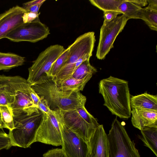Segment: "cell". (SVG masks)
I'll return each mask as SVG.
<instances>
[{
	"label": "cell",
	"mask_w": 157,
	"mask_h": 157,
	"mask_svg": "<svg viewBox=\"0 0 157 157\" xmlns=\"http://www.w3.org/2000/svg\"><path fill=\"white\" fill-rule=\"evenodd\" d=\"M31 86L39 97L47 101L52 110L67 111L85 107L86 96L80 92L59 90L52 77L42 78Z\"/></svg>",
	"instance_id": "obj_1"
},
{
	"label": "cell",
	"mask_w": 157,
	"mask_h": 157,
	"mask_svg": "<svg viewBox=\"0 0 157 157\" xmlns=\"http://www.w3.org/2000/svg\"><path fill=\"white\" fill-rule=\"evenodd\" d=\"M99 92L105 106L113 115L127 119L131 115L130 95L128 81L110 76L99 83Z\"/></svg>",
	"instance_id": "obj_2"
},
{
	"label": "cell",
	"mask_w": 157,
	"mask_h": 157,
	"mask_svg": "<svg viewBox=\"0 0 157 157\" xmlns=\"http://www.w3.org/2000/svg\"><path fill=\"white\" fill-rule=\"evenodd\" d=\"M43 113L23 114L13 117L14 128L8 134L11 146L27 148L35 142L36 134Z\"/></svg>",
	"instance_id": "obj_3"
},
{
	"label": "cell",
	"mask_w": 157,
	"mask_h": 157,
	"mask_svg": "<svg viewBox=\"0 0 157 157\" xmlns=\"http://www.w3.org/2000/svg\"><path fill=\"white\" fill-rule=\"evenodd\" d=\"M94 33L90 32L78 36L68 46L69 54L64 67L54 78L57 85L71 77L75 70V63L81 58L92 56L96 41Z\"/></svg>",
	"instance_id": "obj_4"
},
{
	"label": "cell",
	"mask_w": 157,
	"mask_h": 157,
	"mask_svg": "<svg viewBox=\"0 0 157 157\" xmlns=\"http://www.w3.org/2000/svg\"><path fill=\"white\" fill-rule=\"evenodd\" d=\"M107 139L109 157H140L134 141L131 140L117 117L107 134Z\"/></svg>",
	"instance_id": "obj_5"
},
{
	"label": "cell",
	"mask_w": 157,
	"mask_h": 157,
	"mask_svg": "<svg viewBox=\"0 0 157 157\" xmlns=\"http://www.w3.org/2000/svg\"><path fill=\"white\" fill-rule=\"evenodd\" d=\"M63 112L65 124L87 143L100 125L97 119L85 106Z\"/></svg>",
	"instance_id": "obj_6"
},
{
	"label": "cell",
	"mask_w": 157,
	"mask_h": 157,
	"mask_svg": "<svg viewBox=\"0 0 157 157\" xmlns=\"http://www.w3.org/2000/svg\"><path fill=\"white\" fill-rule=\"evenodd\" d=\"M63 111L52 110L49 113H43L37 130L35 142L58 146L62 143L61 124Z\"/></svg>",
	"instance_id": "obj_7"
},
{
	"label": "cell",
	"mask_w": 157,
	"mask_h": 157,
	"mask_svg": "<svg viewBox=\"0 0 157 157\" xmlns=\"http://www.w3.org/2000/svg\"><path fill=\"white\" fill-rule=\"evenodd\" d=\"M64 50L62 45H54L48 47L39 55L28 69L29 74L27 80L31 86L40 79L48 76L52 65Z\"/></svg>",
	"instance_id": "obj_8"
},
{
	"label": "cell",
	"mask_w": 157,
	"mask_h": 157,
	"mask_svg": "<svg viewBox=\"0 0 157 157\" xmlns=\"http://www.w3.org/2000/svg\"><path fill=\"white\" fill-rule=\"evenodd\" d=\"M128 20L122 14L110 22L104 21L100 29L96 54V56L98 59H104L111 49L113 47L115 40L123 29Z\"/></svg>",
	"instance_id": "obj_9"
},
{
	"label": "cell",
	"mask_w": 157,
	"mask_h": 157,
	"mask_svg": "<svg viewBox=\"0 0 157 157\" xmlns=\"http://www.w3.org/2000/svg\"><path fill=\"white\" fill-rule=\"evenodd\" d=\"M50 34L48 27L40 21L39 17L32 22L23 23L6 36L15 42L23 41L35 43L46 38Z\"/></svg>",
	"instance_id": "obj_10"
},
{
	"label": "cell",
	"mask_w": 157,
	"mask_h": 157,
	"mask_svg": "<svg viewBox=\"0 0 157 157\" xmlns=\"http://www.w3.org/2000/svg\"><path fill=\"white\" fill-rule=\"evenodd\" d=\"M62 149L68 157H88L87 143L65 124L63 118L61 124Z\"/></svg>",
	"instance_id": "obj_11"
},
{
	"label": "cell",
	"mask_w": 157,
	"mask_h": 157,
	"mask_svg": "<svg viewBox=\"0 0 157 157\" xmlns=\"http://www.w3.org/2000/svg\"><path fill=\"white\" fill-rule=\"evenodd\" d=\"M32 89L27 80L23 78L17 90L14 102L11 107L13 117L23 114L29 115L40 112L34 104L30 95Z\"/></svg>",
	"instance_id": "obj_12"
},
{
	"label": "cell",
	"mask_w": 157,
	"mask_h": 157,
	"mask_svg": "<svg viewBox=\"0 0 157 157\" xmlns=\"http://www.w3.org/2000/svg\"><path fill=\"white\" fill-rule=\"evenodd\" d=\"M26 12L23 7L16 6L0 14V40L23 23L22 17Z\"/></svg>",
	"instance_id": "obj_13"
},
{
	"label": "cell",
	"mask_w": 157,
	"mask_h": 157,
	"mask_svg": "<svg viewBox=\"0 0 157 157\" xmlns=\"http://www.w3.org/2000/svg\"><path fill=\"white\" fill-rule=\"evenodd\" d=\"M23 79L18 76L0 75V106H6L11 113L17 90Z\"/></svg>",
	"instance_id": "obj_14"
},
{
	"label": "cell",
	"mask_w": 157,
	"mask_h": 157,
	"mask_svg": "<svg viewBox=\"0 0 157 157\" xmlns=\"http://www.w3.org/2000/svg\"><path fill=\"white\" fill-rule=\"evenodd\" d=\"M87 144L88 157H109L107 134L103 125L100 124Z\"/></svg>",
	"instance_id": "obj_15"
},
{
	"label": "cell",
	"mask_w": 157,
	"mask_h": 157,
	"mask_svg": "<svg viewBox=\"0 0 157 157\" xmlns=\"http://www.w3.org/2000/svg\"><path fill=\"white\" fill-rule=\"evenodd\" d=\"M132 109L131 122L134 127L140 130L145 127L157 128V111Z\"/></svg>",
	"instance_id": "obj_16"
},
{
	"label": "cell",
	"mask_w": 157,
	"mask_h": 157,
	"mask_svg": "<svg viewBox=\"0 0 157 157\" xmlns=\"http://www.w3.org/2000/svg\"><path fill=\"white\" fill-rule=\"evenodd\" d=\"M132 109L157 111V96L144 93L130 97Z\"/></svg>",
	"instance_id": "obj_17"
},
{
	"label": "cell",
	"mask_w": 157,
	"mask_h": 157,
	"mask_svg": "<svg viewBox=\"0 0 157 157\" xmlns=\"http://www.w3.org/2000/svg\"><path fill=\"white\" fill-rule=\"evenodd\" d=\"M25 58L11 53L0 52V70L11 69L22 65Z\"/></svg>",
	"instance_id": "obj_18"
},
{
	"label": "cell",
	"mask_w": 157,
	"mask_h": 157,
	"mask_svg": "<svg viewBox=\"0 0 157 157\" xmlns=\"http://www.w3.org/2000/svg\"><path fill=\"white\" fill-rule=\"evenodd\" d=\"M140 139L144 145L148 147L157 156V128L145 127L141 130Z\"/></svg>",
	"instance_id": "obj_19"
},
{
	"label": "cell",
	"mask_w": 157,
	"mask_h": 157,
	"mask_svg": "<svg viewBox=\"0 0 157 157\" xmlns=\"http://www.w3.org/2000/svg\"><path fill=\"white\" fill-rule=\"evenodd\" d=\"M90 80L87 78L78 80L71 76L57 85L58 88L63 91L80 92L83 90Z\"/></svg>",
	"instance_id": "obj_20"
},
{
	"label": "cell",
	"mask_w": 157,
	"mask_h": 157,
	"mask_svg": "<svg viewBox=\"0 0 157 157\" xmlns=\"http://www.w3.org/2000/svg\"><path fill=\"white\" fill-rule=\"evenodd\" d=\"M118 10L129 20L140 19L143 8L130 2L129 0H124L119 6Z\"/></svg>",
	"instance_id": "obj_21"
},
{
	"label": "cell",
	"mask_w": 157,
	"mask_h": 157,
	"mask_svg": "<svg viewBox=\"0 0 157 157\" xmlns=\"http://www.w3.org/2000/svg\"><path fill=\"white\" fill-rule=\"evenodd\" d=\"M97 71L88 59L81 64L75 71L71 76L78 80L87 78L90 79L93 74Z\"/></svg>",
	"instance_id": "obj_22"
},
{
	"label": "cell",
	"mask_w": 157,
	"mask_h": 157,
	"mask_svg": "<svg viewBox=\"0 0 157 157\" xmlns=\"http://www.w3.org/2000/svg\"><path fill=\"white\" fill-rule=\"evenodd\" d=\"M124 0H90V3L103 12L114 11L120 12L118 10L119 6Z\"/></svg>",
	"instance_id": "obj_23"
},
{
	"label": "cell",
	"mask_w": 157,
	"mask_h": 157,
	"mask_svg": "<svg viewBox=\"0 0 157 157\" xmlns=\"http://www.w3.org/2000/svg\"><path fill=\"white\" fill-rule=\"evenodd\" d=\"M69 48L65 49L60 56L52 65L48 76L54 78L66 63L69 56Z\"/></svg>",
	"instance_id": "obj_24"
},
{
	"label": "cell",
	"mask_w": 157,
	"mask_h": 157,
	"mask_svg": "<svg viewBox=\"0 0 157 157\" xmlns=\"http://www.w3.org/2000/svg\"><path fill=\"white\" fill-rule=\"evenodd\" d=\"M140 19L143 20L152 30L157 31V11L143 8Z\"/></svg>",
	"instance_id": "obj_25"
},
{
	"label": "cell",
	"mask_w": 157,
	"mask_h": 157,
	"mask_svg": "<svg viewBox=\"0 0 157 157\" xmlns=\"http://www.w3.org/2000/svg\"><path fill=\"white\" fill-rule=\"evenodd\" d=\"M1 120L4 127L11 131L14 128L13 116L7 107L0 106Z\"/></svg>",
	"instance_id": "obj_26"
},
{
	"label": "cell",
	"mask_w": 157,
	"mask_h": 157,
	"mask_svg": "<svg viewBox=\"0 0 157 157\" xmlns=\"http://www.w3.org/2000/svg\"><path fill=\"white\" fill-rule=\"evenodd\" d=\"M8 134L2 129H0V150L3 149H8L11 147Z\"/></svg>",
	"instance_id": "obj_27"
},
{
	"label": "cell",
	"mask_w": 157,
	"mask_h": 157,
	"mask_svg": "<svg viewBox=\"0 0 157 157\" xmlns=\"http://www.w3.org/2000/svg\"><path fill=\"white\" fill-rule=\"evenodd\" d=\"M43 157H68L61 148H56L50 150L44 153Z\"/></svg>",
	"instance_id": "obj_28"
},
{
	"label": "cell",
	"mask_w": 157,
	"mask_h": 157,
	"mask_svg": "<svg viewBox=\"0 0 157 157\" xmlns=\"http://www.w3.org/2000/svg\"><path fill=\"white\" fill-rule=\"evenodd\" d=\"M40 99L38 103L39 110L43 113L48 114L51 111L47 101L42 97H40Z\"/></svg>",
	"instance_id": "obj_29"
},
{
	"label": "cell",
	"mask_w": 157,
	"mask_h": 157,
	"mask_svg": "<svg viewBox=\"0 0 157 157\" xmlns=\"http://www.w3.org/2000/svg\"><path fill=\"white\" fill-rule=\"evenodd\" d=\"M40 14V13H35L28 12L25 13L22 17L23 23H29L32 22L39 17Z\"/></svg>",
	"instance_id": "obj_30"
},
{
	"label": "cell",
	"mask_w": 157,
	"mask_h": 157,
	"mask_svg": "<svg viewBox=\"0 0 157 157\" xmlns=\"http://www.w3.org/2000/svg\"><path fill=\"white\" fill-rule=\"evenodd\" d=\"M121 14L120 12L114 11H105L103 12V17L104 21L110 22L117 16L118 15Z\"/></svg>",
	"instance_id": "obj_31"
},
{
	"label": "cell",
	"mask_w": 157,
	"mask_h": 157,
	"mask_svg": "<svg viewBox=\"0 0 157 157\" xmlns=\"http://www.w3.org/2000/svg\"><path fill=\"white\" fill-rule=\"evenodd\" d=\"M44 2H42L39 4H37L29 7L25 9L28 12H32L35 13H38L39 10L43 3Z\"/></svg>",
	"instance_id": "obj_32"
},
{
	"label": "cell",
	"mask_w": 157,
	"mask_h": 157,
	"mask_svg": "<svg viewBox=\"0 0 157 157\" xmlns=\"http://www.w3.org/2000/svg\"><path fill=\"white\" fill-rule=\"evenodd\" d=\"M30 95L33 101L34 104L38 108V104L40 99V97L36 94L33 89L30 93Z\"/></svg>",
	"instance_id": "obj_33"
},
{
	"label": "cell",
	"mask_w": 157,
	"mask_h": 157,
	"mask_svg": "<svg viewBox=\"0 0 157 157\" xmlns=\"http://www.w3.org/2000/svg\"><path fill=\"white\" fill-rule=\"evenodd\" d=\"M148 6L146 8L151 10L157 11V0H147Z\"/></svg>",
	"instance_id": "obj_34"
},
{
	"label": "cell",
	"mask_w": 157,
	"mask_h": 157,
	"mask_svg": "<svg viewBox=\"0 0 157 157\" xmlns=\"http://www.w3.org/2000/svg\"><path fill=\"white\" fill-rule=\"evenodd\" d=\"M46 1L45 0H35L32 1L25 3L23 4V7L24 9H26L32 6L39 4L42 2H44Z\"/></svg>",
	"instance_id": "obj_35"
},
{
	"label": "cell",
	"mask_w": 157,
	"mask_h": 157,
	"mask_svg": "<svg viewBox=\"0 0 157 157\" xmlns=\"http://www.w3.org/2000/svg\"><path fill=\"white\" fill-rule=\"evenodd\" d=\"M129 1L142 7L148 4L147 0H129Z\"/></svg>",
	"instance_id": "obj_36"
},
{
	"label": "cell",
	"mask_w": 157,
	"mask_h": 157,
	"mask_svg": "<svg viewBox=\"0 0 157 157\" xmlns=\"http://www.w3.org/2000/svg\"><path fill=\"white\" fill-rule=\"evenodd\" d=\"M3 128H5V127L1 120V114L0 111V129H2Z\"/></svg>",
	"instance_id": "obj_37"
}]
</instances>
